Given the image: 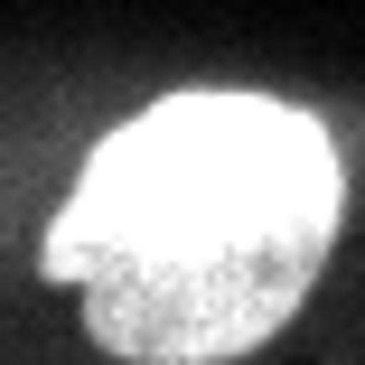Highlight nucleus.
I'll list each match as a JSON object with an SVG mask.
<instances>
[{
    "label": "nucleus",
    "mask_w": 365,
    "mask_h": 365,
    "mask_svg": "<svg viewBox=\"0 0 365 365\" xmlns=\"http://www.w3.org/2000/svg\"><path fill=\"white\" fill-rule=\"evenodd\" d=\"M337 244V150L272 94H169L85 160L47 272L122 365H225L300 319Z\"/></svg>",
    "instance_id": "f257e3e1"
}]
</instances>
